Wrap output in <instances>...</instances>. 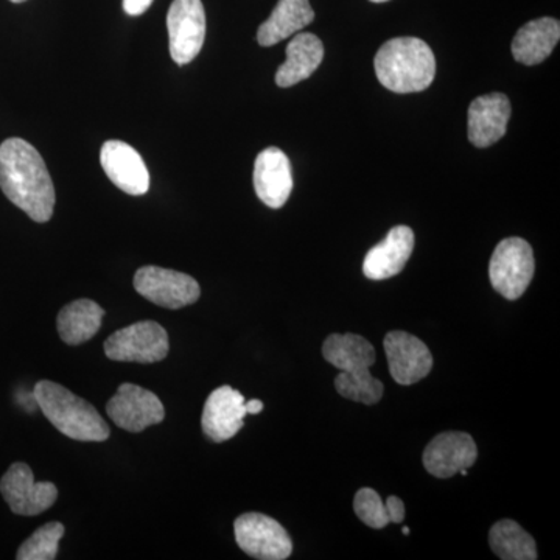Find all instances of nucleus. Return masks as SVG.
I'll use <instances>...</instances> for the list:
<instances>
[{
	"label": "nucleus",
	"mask_w": 560,
	"mask_h": 560,
	"mask_svg": "<svg viewBox=\"0 0 560 560\" xmlns=\"http://www.w3.org/2000/svg\"><path fill=\"white\" fill-rule=\"evenodd\" d=\"M0 189L36 223H47L54 215V180L39 151L27 140L10 138L0 145Z\"/></svg>",
	"instance_id": "1"
},
{
	"label": "nucleus",
	"mask_w": 560,
	"mask_h": 560,
	"mask_svg": "<svg viewBox=\"0 0 560 560\" xmlns=\"http://www.w3.org/2000/svg\"><path fill=\"white\" fill-rule=\"evenodd\" d=\"M375 73L386 90L396 94L422 92L436 75V58L425 40L394 38L386 40L375 55Z\"/></svg>",
	"instance_id": "2"
},
{
	"label": "nucleus",
	"mask_w": 560,
	"mask_h": 560,
	"mask_svg": "<svg viewBox=\"0 0 560 560\" xmlns=\"http://www.w3.org/2000/svg\"><path fill=\"white\" fill-rule=\"evenodd\" d=\"M36 404L51 425L65 436L80 442H103L110 430L101 412L65 386L50 381L36 383L33 390Z\"/></svg>",
	"instance_id": "3"
},
{
	"label": "nucleus",
	"mask_w": 560,
	"mask_h": 560,
	"mask_svg": "<svg viewBox=\"0 0 560 560\" xmlns=\"http://www.w3.org/2000/svg\"><path fill=\"white\" fill-rule=\"evenodd\" d=\"M534 268L536 264L529 243L518 237L504 238L490 259V283L506 300H518L533 280Z\"/></svg>",
	"instance_id": "4"
},
{
	"label": "nucleus",
	"mask_w": 560,
	"mask_h": 560,
	"mask_svg": "<svg viewBox=\"0 0 560 560\" xmlns=\"http://www.w3.org/2000/svg\"><path fill=\"white\" fill-rule=\"evenodd\" d=\"M168 349L167 330L156 320H140L117 330L105 341L106 357L125 363H158L168 355Z\"/></svg>",
	"instance_id": "5"
},
{
	"label": "nucleus",
	"mask_w": 560,
	"mask_h": 560,
	"mask_svg": "<svg viewBox=\"0 0 560 560\" xmlns=\"http://www.w3.org/2000/svg\"><path fill=\"white\" fill-rule=\"evenodd\" d=\"M135 289L154 305L171 311L195 304L201 296L200 285L191 276L153 265L136 272Z\"/></svg>",
	"instance_id": "6"
},
{
	"label": "nucleus",
	"mask_w": 560,
	"mask_h": 560,
	"mask_svg": "<svg viewBox=\"0 0 560 560\" xmlns=\"http://www.w3.org/2000/svg\"><path fill=\"white\" fill-rule=\"evenodd\" d=\"M235 540L246 555L260 560L289 559L293 541L275 518L259 512L243 514L234 523Z\"/></svg>",
	"instance_id": "7"
},
{
	"label": "nucleus",
	"mask_w": 560,
	"mask_h": 560,
	"mask_svg": "<svg viewBox=\"0 0 560 560\" xmlns=\"http://www.w3.org/2000/svg\"><path fill=\"white\" fill-rule=\"evenodd\" d=\"M172 60L186 66L198 57L206 39V11L201 0H173L167 14Z\"/></svg>",
	"instance_id": "8"
},
{
	"label": "nucleus",
	"mask_w": 560,
	"mask_h": 560,
	"mask_svg": "<svg viewBox=\"0 0 560 560\" xmlns=\"http://www.w3.org/2000/svg\"><path fill=\"white\" fill-rule=\"evenodd\" d=\"M0 493L11 512L24 517L43 514L54 506L58 489L54 482H36L31 467L24 463L11 464L0 480Z\"/></svg>",
	"instance_id": "9"
},
{
	"label": "nucleus",
	"mask_w": 560,
	"mask_h": 560,
	"mask_svg": "<svg viewBox=\"0 0 560 560\" xmlns=\"http://www.w3.org/2000/svg\"><path fill=\"white\" fill-rule=\"evenodd\" d=\"M106 412L121 430L142 433L165 419V408L156 394L132 383H124L106 405Z\"/></svg>",
	"instance_id": "10"
},
{
	"label": "nucleus",
	"mask_w": 560,
	"mask_h": 560,
	"mask_svg": "<svg viewBox=\"0 0 560 560\" xmlns=\"http://www.w3.org/2000/svg\"><path fill=\"white\" fill-rule=\"evenodd\" d=\"M389 372L399 385H415L433 368V357L425 342L407 331H389L383 341Z\"/></svg>",
	"instance_id": "11"
},
{
	"label": "nucleus",
	"mask_w": 560,
	"mask_h": 560,
	"mask_svg": "<svg viewBox=\"0 0 560 560\" xmlns=\"http://www.w3.org/2000/svg\"><path fill=\"white\" fill-rule=\"evenodd\" d=\"M478 458L474 438L463 431L438 434L423 452V466L433 477L447 480L459 470L469 469Z\"/></svg>",
	"instance_id": "12"
},
{
	"label": "nucleus",
	"mask_w": 560,
	"mask_h": 560,
	"mask_svg": "<svg viewBox=\"0 0 560 560\" xmlns=\"http://www.w3.org/2000/svg\"><path fill=\"white\" fill-rule=\"evenodd\" d=\"M103 171L114 186L132 197L150 189V173L142 156L121 140H108L101 151Z\"/></svg>",
	"instance_id": "13"
},
{
	"label": "nucleus",
	"mask_w": 560,
	"mask_h": 560,
	"mask_svg": "<svg viewBox=\"0 0 560 560\" xmlns=\"http://www.w3.org/2000/svg\"><path fill=\"white\" fill-rule=\"evenodd\" d=\"M245 397L231 386H220L210 393L201 416L206 436L213 442L234 438L243 429V419L248 415Z\"/></svg>",
	"instance_id": "14"
},
{
	"label": "nucleus",
	"mask_w": 560,
	"mask_h": 560,
	"mask_svg": "<svg viewBox=\"0 0 560 560\" xmlns=\"http://www.w3.org/2000/svg\"><path fill=\"white\" fill-rule=\"evenodd\" d=\"M254 189L268 208L280 209L289 201L293 173L289 156L282 150L270 147L259 153L254 164Z\"/></svg>",
	"instance_id": "15"
},
{
	"label": "nucleus",
	"mask_w": 560,
	"mask_h": 560,
	"mask_svg": "<svg viewBox=\"0 0 560 560\" xmlns=\"http://www.w3.org/2000/svg\"><path fill=\"white\" fill-rule=\"evenodd\" d=\"M511 117L510 98L500 92L481 95L470 103L469 139L478 149L499 142L508 130Z\"/></svg>",
	"instance_id": "16"
},
{
	"label": "nucleus",
	"mask_w": 560,
	"mask_h": 560,
	"mask_svg": "<svg viewBox=\"0 0 560 560\" xmlns=\"http://www.w3.org/2000/svg\"><path fill=\"white\" fill-rule=\"evenodd\" d=\"M415 249V232L408 226L393 228L385 241L368 250L363 272L368 279L385 280L404 270Z\"/></svg>",
	"instance_id": "17"
},
{
	"label": "nucleus",
	"mask_w": 560,
	"mask_h": 560,
	"mask_svg": "<svg viewBox=\"0 0 560 560\" xmlns=\"http://www.w3.org/2000/svg\"><path fill=\"white\" fill-rule=\"evenodd\" d=\"M324 58V46L313 33H300L287 46V61L276 72V84L290 88L311 79Z\"/></svg>",
	"instance_id": "18"
},
{
	"label": "nucleus",
	"mask_w": 560,
	"mask_h": 560,
	"mask_svg": "<svg viewBox=\"0 0 560 560\" xmlns=\"http://www.w3.org/2000/svg\"><path fill=\"white\" fill-rule=\"evenodd\" d=\"M560 22L555 18H540L523 25L512 40V55L515 61L525 66L540 65L558 46Z\"/></svg>",
	"instance_id": "19"
},
{
	"label": "nucleus",
	"mask_w": 560,
	"mask_h": 560,
	"mask_svg": "<svg viewBox=\"0 0 560 560\" xmlns=\"http://www.w3.org/2000/svg\"><path fill=\"white\" fill-rule=\"evenodd\" d=\"M323 355L331 366L348 375L366 374L377 359L374 346L355 334L330 335L324 341Z\"/></svg>",
	"instance_id": "20"
},
{
	"label": "nucleus",
	"mask_w": 560,
	"mask_h": 560,
	"mask_svg": "<svg viewBox=\"0 0 560 560\" xmlns=\"http://www.w3.org/2000/svg\"><path fill=\"white\" fill-rule=\"evenodd\" d=\"M315 20L308 0H279L271 16L260 25L257 40L261 47H271L290 38Z\"/></svg>",
	"instance_id": "21"
},
{
	"label": "nucleus",
	"mask_w": 560,
	"mask_h": 560,
	"mask_svg": "<svg viewBox=\"0 0 560 560\" xmlns=\"http://www.w3.org/2000/svg\"><path fill=\"white\" fill-rule=\"evenodd\" d=\"M103 316L105 311L97 302L91 300L70 302L58 315V334L66 345H83L101 330Z\"/></svg>",
	"instance_id": "22"
},
{
	"label": "nucleus",
	"mask_w": 560,
	"mask_h": 560,
	"mask_svg": "<svg viewBox=\"0 0 560 560\" xmlns=\"http://www.w3.org/2000/svg\"><path fill=\"white\" fill-rule=\"evenodd\" d=\"M489 545L492 551L503 560L537 559L536 541L517 522H497L490 528Z\"/></svg>",
	"instance_id": "23"
},
{
	"label": "nucleus",
	"mask_w": 560,
	"mask_h": 560,
	"mask_svg": "<svg viewBox=\"0 0 560 560\" xmlns=\"http://www.w3.org/2000/svg\"><path fill=\"white\" fill-rule=\"evenodd\" d=\"M66 528L60 522H50L40 526L28 537L18 550V560H54L57 559L60 540Z\"/></svg>",
	"instance_id": "24"
},
{
	"label": "nucleus",
	"mask_w": 560,
	"mask_h": 560,
	"mask_svg": "<svg viewBox=\"0 0 560 560\" xmlns=\"http://www.w3.org/2000/svg\"><path fill=\"white\" fill-rule=\"evenodd\" d=\"M335 388L345 399L360 401L364 405H375L383 397V383L372 377L371 372L360 375H348L341 372L335 378Z\"/></svg>",
	"instance_id": "25"
},
{
	"label": "nucleus",
	"mask_w": 560,
	"mask_h": 560,
	"mask_svg": "<svg viewBox=\"0 0 560 560\" xmlns=\"http://www.w3.org/2000/svg\"><path fill=\"white\" fill-rule=\"evenodd\" d=\"M353 511L357 517L370 528L382 529L389 525V515L385 503L374 489L363 488L353 499Z\"/></svg>",
	"instance_id": "26"
},
{
	"label": "nucleus",
	"mask_w": 560,
	"mask_h": 560,
	"mask_svg": "<svg viewBox=\"0 0 560 560\" xmlns=\"http://www.w3.org/2000/svg\"><path fill=\"white\" fill-rule=\"evenodd\" d=\"M386 511H388L389 522L401 523L405 521V504L399 497H389L385 503Z\"/></svg>",
	"instance_id": "27"
},
{
	"label": "nucleus",
	"mask_w": 560,
	"mask_h": 560,
	"mask_svg": "<svg viewBox=\"0 0 560 560\" xmlns=\"http://www.w3.org/2000/svg\"><path fill=\"white\" fill-rule=\"evenodd\" d=\"M151 3L153 0H124V10L130 16H140L150 9Z\"/></svg>",
	"instance_id": "28"
},
{
	"label": "nucleus",
	"mask_w": 560,
	"mask_h": 560,
	"mask_svg": "<svg viewBox=\"0 0 560 560\" xmlns=\"http://www.w3.org/2000/svg\"><path fill=\"white\" fill-rule=\"evenodd\" d=\"M245 407L248 415H259V412L264 411V404H261V400L245 401Z\"/></svg>",
	"instance_id": "29"
},
{
	"label": "nucleus",
	"mask_w": 560,
	"mask_h": 560,
	"mask_svg": "<svg viewBox=\"0 0 560 560\" xmlns=\"http://www.w3.org/2000/svg\"><path fill=\"white\" fill-rule=\"evenodd\" d=\"M401 533H404L405 536H410V528H407V526H405V528L401 529Z\"/></svg>",
	"instance_id": "30"
},
{
	"label": "nucleus",
	"mask_w": 560,
	"mask_h": 560,
	"mask_svg": "<svg viewBox=\"0 0 560 560\" xmlns=\"http://www.w3.org/2000/svg\"><path fill=\"white\" fill-rule=\"evenodd\" d=\"M371 2H374V3H385V2H388V0H371Z\"/></svg>",
	"instance_id": "31"
},
{
	"label": "nucleus",
	"mask_w": 560,
	"mask_h": 560,
	"mask_svg": "<svg viewBox=\"0 0 560 560\" xmlns=\"http://www.w3.org/2000/svg\"><path fill=\"white\" fill-rule=\"evenodd\" d=\"M10 2H13V3H24L25 0H10Z\"/></svg>",
	"instance_id": "32"
}]
</instances>
